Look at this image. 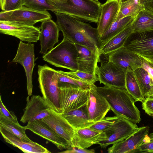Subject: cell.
Wrapping results in <instances>:
<instances>
[{"label":"cell","instance_id":"cell-1","mask_svg":"<svg viewBox=\"0 0 153 153\" xmlns=\"http://www.w3.org/2000/svg\"><path fill=\"white\" fill-rule=\"evenodd\" d=\"M56 23L62 33L63 38L75 44L87 46L100 52L102 42L97 28L71 16L54 12Z\"/></svg>","mask_w":153,"mask_h":153},{"label":"cell","instance_id":"cell-2","mask_svg":"<svg viewBox=\"0 0 153 153\" xmlns=\"http://www.w3.org/2000/svg\"><path fill=\"white\" fill-rule=\"evenodd\" d=\"M99 92L106 100L115 115L137 124L141 121L140 112L134 99L126 89L104 85L97 87Z\"/></svg>","mask_w":153,"mask_h":153},{"label":"cell","instance_id":"cell-3","mask_svg":"<svg viewBox=\"0 0 153 153\" xmlns=\"http://www.w3.org/2000/svg\"><path fill=\"white\" fill-rule=\"evenodd\" d=\"M38 67V80L42 97L51 108L61 113L56 70L46 64Z\"/></svg>","mask_w":153,"mask_h":153},{"label":"cell","instance_id":"cell-4","mask_svg":"<svg viewBox=\"0 0 153 153\" xmlns=\"http://www.w3.org/2000/svg\"><path fill=\"white\" fill-rule=\"evenodd\" d=\"M101 4L92 0H67L56 5L60 13L71 16L81 21L97 23L101 11Z\"/></svg>","mask_w":153,"mask_h":153},{"label":"cell","instance_id":"cell-5","mask_svg":"<svg viewBox=\"0 0 153 153\" xmlns=\"http://www.w3.org/2000/svg\"><path fill=\"white\" fill-rule=\"evenodd\" d=\"M77 53L75 44L63 38L58 45L43 55L42 58L44 60L56 67L75 71L78 70Z\"/></svg>","mask_w":153,"mask_h":153},{"label":"cell","instance_id":"cell-6","mask_svg":"<svg viewBox=\"0 0 153 153\" xmlns=\"http://www.w3.org/2000/svg\"><path fill=\"white\" fill-rule=\"evenodd\" d=\"M58 84L61 113H67L85 105L89 99V88L76 87L67 84Z\"/></svg>","mask_w":153,"mask_h":153},{"label":"cell","instance_id":"cell-7","mask_svg":"<svg viewBox=\"0 0 153 153\" xmlns=\"http://www.w3.org/2000/svg\"><path fill=\"white\" fill-rule=\"evenodd\" d=\"M40 27L22 22L0 20V33L16 37L22 41L37 42L39 40Z\"/></svg>","mask_w":153,"mask_h":153},{"label":"cell","instance_id":"cell-8","mask_svg":"<svg viewBox=\"0 0 153 153\" xmlns=\"http://www.w3.org/2000/svg\"><path fill=\"white\" fill-rule=\"evenodd\" d=\"M52 17L47 11H37L23 6L12 10L2 11L0 13V21L17 22L31 25Z\"/></svg>","mask_w":153,"mask_h":153},{"label":"cell","instance_id":"cell-9","mask_svg":"<svg viewBox=\"0 0 153 153\" xmlns=\"http://www.w3.org/2000/svg\"><path fill=\"white\" fill-rule=\"evenodd\" d=\"M34 45L20 41L16 54L12 62L21 64L25 70L27 78V90L28 95L32 96L33 88V73L36 65L34 53Z\"/></svg>","mask_w":153,"mask_h":153},{"label":"cell","instance_id":"cell-10","mask_svg":"<svg viewBox=\"0 0 153 153\" xmlns=\"http://www.w3.org/2000/svg\"><path fill=\"white\" fill-rule=\"evenodd\" d=\"M96 75L100 84L104 85L126 89L125 78L127 71L109 61L100 60Z\"/></svg>","mask_w":153,"mask_h":153},{"label":"cell","instance_id":"cell-11","mask_svg":"<svg viewBox=\"0 0 153 153\" xmlns=\"http://www.w3.org/2000/svg\"><path fill=\"white\" fill-rule=\"evenodd\" d=\"M136 124L124 118L119 117L110 127L103 131L108 137L107 140L98 143L102 149L123 141L138 128Z\"/></svg>","mask_w":153,"mask_h":153},{"label":"cell","instance_id":"cell-12","mask_svg":"<svg viewBox=\"0 0 153 153\" xmlns=\"http://www.w3.org/2000/svg\"><path fill=\"white\" fill-rule=\"evenodd\" d=\"M89 99L85 105L90 121L97 123L105 117L110 110L105 98L98 91L94 84L89 85Z\"/></svg>","mask_w":153,"mask_h":153},{"label":"cell","instance_id":"cell-13","mask_svg":"<svg viewBox=\"0 0 153 153\" xmlns=\"http://www.w3.org/2000/svg\"><path fill=\"white\" fill-rule=\"evenodd\" d=\"M124 46L139 55L153 58V30L132 33Z\"/></svg>","mask_w":153,"mask_h":153},{"label":"cell","instance_id":"cell-14","mask_svg":"<svg viewBox=\"0 0 153 153\" xmlns=\"http://www.w3.org/2000/svg\"><path fill=\"white\" fill-rule=\"evenodd\" d=\"M26 104L20 121L25 123L41 120L48 116L51 108L42 97L32 95L30 99L28 96L26 98Z\"/></svg>","mask_w":153,"mask_h":153},{"label":"cell","instance_id":"cell-15","mask_svg":"<svg viewBox=\"0 0 153 153\" xmlns=\"http://www.w3.org/2000/svg\"><path fill=\"white\" fill-rule=\"evenodd\" d=\"M41 120L51 127L71 146L75 129L62 116V113L51 109L50 114Z\"/></svg>","mask_w":153,"mask_h":153},{"label":"cell","instance_id":"cell-16","mask_svg":"<svg viewBox=\"0 0 153 153\" xmlns=\"http://www.w3.org/2000/svg\"><path fill=\"white\" fill-rule=\"evenodd\" d=\"M78 53L76 61L78 71L96 75L98 63L100 59L99 51L83 45L75 44Z\"/></svg>","mask_w":153,"mask_h":153},{"label":"cell","instance_id":"cell-17","mask_svg":"<svg viewBox=\"0 0 153 153\" xmlns=\"http://www.w3.org/2000/svg\"><path fill=\"white\" fill-rule=\"evenodd\" d=\"M108 56V61L128 71L142 67V60L138 54L123 46Z\"/></svg>","mask_w":153,"mask_h":153},{"label":"cell","instance_id":"cell-18","mask_svg":"<svg viewBox=\"0 0 153 153\" xmlns=\"http://www.w3.org/2000/svg\"><path fill=\"white\" fill-rule=\"evenodd\" d=\"M107 139V135L102 130L94 129L90 127L80 128L75 130L71 147L87 149Z\"/></svg>","mask_w":153,"mask_h":153},{"label":"cell","instance_id":"cell-19","mask_svg":"<svg viewBox=\"0 0 153 153\" xmlns=\"http://www.w3.org/2000/svg\"><path fill=\"white\" fill-rule=\"evenodd\" d=\"M149 127H138L132 134L124 140L115 143L109 147L108 153H133V151L143 142L148 134Z\"/></svg>","mask_w":153,"mask_h":153},{"label":"cell","instance_id":"cell-20","mask_svg":"<svg viewBox=\"0 0 153 153\" xmlns=\"http://www.w3.org/2000/svg\"><path fill=\"white\" fill-rule=\"evenodd\" d=\"M25 127L27 129L52 142L60 150L67 149L71 147L65 140L41 120L29 122Z\"/></svg>","mask_w":153,"mask_h":153},{"label":"cell","instance_id":"cell-21","mask_svg":"<svg viewBox=\"0 0 153 153\" xmlns=\"http://www.w3.org/2000/svg\"><path fill=\"white\" fill-rule=\"evenodd\" d=\"M41 49L39 53L43 55L54 48L59 41L60 30L56 22L51 19L42 22L40 27Z\"/></svg>","mask_w":153,"mask_h":153},{"label":"cell","instance_id":"cell-22","mask_svg":"<svg viewBox=\"0 0 153 153\" xmlns=\"http://www.w3.org/2000/svg\"><path fill=\"white\" fill-rule=\"evenodd\" d=\"M120 2L119 0H107L105 3L101 4L97 28L100 38L115 21Z\"/></svg>","mask_w":153,"mask_h":153},{"label":"cell","instance_id":"cell-23","mask_svg":"<svg viewBox=\"0 0 153 153\" xmlns=\"http://www.w3.org/2000/svg\"><path fill=\"white\" fill-rule=\"evenodd\" d=\"M1 133L5 141L14 147H17L26 153H49L48 149L33 141L23 140L17 136L2 128H0Z\"/></svg>","mask_w":153,"mask_h":153},{"label":"cell","instance_id":"cell-24","mask_svg":"<svg viewBox=\"0 0 153 153\" xmlns=\"http://www.w3.org/2000/svg\"><path fill=\"white\" fill-rule=\"evenodd\" d=\"M132 24L120 33L102 43L100 51L101 55L108 56L123 47L126 40L132 33Z\"/></svg>","mask_w":153,"mask_h":153},{"label":"cell","instance_id":"cell-25","mask_svg":"<svg viewBox=\"0 0 153 153\" xmlns=\"http://www.w3.org/2000/svg\"><path fill=\"white\" fill-rule=\"evenodd\" d=\"M62 114L75 130L90 127L97 123L91 122L89 120L85 105L68 112Z\"/></svg>","mask_w":153,"mask_h":153},{"label":"cell","instance_id":"cell-26","mask_svg":"<svg viewBox=\"0 0 153 153\" xmlns=\"http://www.w3.org/2000/svg\"><path fill=\"white\" fill-rule=\"evenodd\" d=\"M132 33L153 30V12L145 9L136 16L131 25Z\"/></svg>","mask_w":153,"mask_h":153},{"label":"cell","instance_id":"cell-27","mask_svg":"<svg viewBox=\"0 0 153 153\" xmlns=\"http://www.w3.org/2000/svg\"><path fill=\"white\" fill-rule=\"evenodd\" d=\"M144 8L141 0H127L121 2L115 21L126 16L136 17Z\"/></svg>","mask_w":153,"mask_h":153},{"label":"cell","instance_id":"cell-28","mask_svg":"<svg viewBox=\"0 0 153 153\" xmlns=\"http://www.w3.org/2000/svg\"><path fill=\"white\" fill-rule=\"evenodd\" d=\"M134 72L143 95L145 98L149 97L153 86V79L142 67L137 68Z\"/></svg>","mask_w":153,"mask_h":153},{"label":"cell","instance_id":"cell-29","mask_svg":"<svg viewBox=\"0 0 153 153\" xmlns=\"http://www.w3.org/2000/svg\"><path fill=\"white\" fill-rule=\"evenodd\" d=\"M135 17L128 16L114 22L100 38L102 44L122 31L132 24Z\"/></svg>","mask_w":153,"mask_h":153},{"label":"cell","instance_id":"cell-30","mask_svg":"<svg viewBox=\"0 0 153 153\" xmlns=\"http://www.w3.org/2000/svg\"><path fill=\"white\" fill-rule=\"evenodd\" d=\"M125 86L126 89L135 102H142L145 100V98L142 93L134 71H128L126 72Z\"/></svg>","mask_w":153,"mask_h":153},{"label":"cell","instance_id":"cell-31","mask_svg":"<svg viewBox=\"0 0 153 153\" xmlns=\"http://www.w3.org/2000/svg\"><path fill=\"white\" fill-rule=\"evenodd\" d=\"M22 4L23 6L37 11L51 10L60 13L54 2L50 0H22Z\"/></svg>","mask_w":153,"mask_h":153},{"label":"cell","instance_id":"cell-32","mask_svg":"<svg viewBox=\"0 0 153 153\" xmlns=\"http://www.w3.org/2000/svg\"><path fill=\"white\" fill-rule=\"evenodd\" d=\"M0 128L7 131L20 137L23 140L31 141L27 135L25 131L26 128L19 123H16L7 119L0 118Z\"/></svg>","mask_w":153,"mask_h":153},{"label":"cell","instance_id":"cell-33","mask_svg":"<svg viewBox=\"0 0 153 153\" xmlns=\"http://www.w3.org/2000/svg\"><path fill=\"white\" fill-rule=\"evenodd\" d=\"M58 84H67L74 86L85 88H89L87 83L77 79L70 71L56 70Z\"/></svg>","mask_w":153,"mask_h":153},{"label":"cell","instance_id":"cell-34","mask_svg":"<svg viewBox=\"0 0 153 153\" xmlns=\"http://www.w3.org/2000/svg\"><path fill=\"white\" fill-rule=\"evenodd\" d=\"M153 153V133L145 137L144 142L133 152V153Z\"/></svg>","mask_w":153,"mask_h":153},{"label":"cell","instance_id":"cell-35","mask_svg":"<svg viewBox=\"0 0 153 153\" xmlns=\"http://www.w3.org/2000/svg\"><path fill=\"white\" fill-rule=\"evenodd\" d=\"M71 73L77 79L85 82L89 85L94 84L99 81L97 75L94 74L77 70L75 71H71Z\"/></svg>","mask_w":153,"mask_h":153},{"label":"cell","instance_id":"cell-36","mask_svg":"<svg viewBox=\"0 0 153 153\" xmlns=\"http://www.w3.org/2000/svg\"><path fill=\"white\" fill-rule=\"evenodd\" d=\"M119 118L115 115L105 117L102 120L96 123L90 127L94 129L104 131L110 127Z\"/></svg>","mask_w":153,"mask_h":153},{"label":"cell","instance_id":"cell-37","mask_svg":"<svg viewBox=\"0 0 153 153\" xmlns=\"http://www.w3.org/2000/svg\"><path fill=\"white\" fill-rule=\"evenodd\" d=\"M0 118L7 119L13 123H19L16 116L13 112L9 111L6 108L0 97Z\"/></svg>","mask_w":153,"mask_h":153},{"label":"cell","instance_id":"cell-38","mask_svg":"<svg viewBox=\"0 0 153 153\" xmlns=\"http://www.w3.org/2000/svg\"><path fill=\"white\" fill-rule=\"evenodd\" d=\"M142 102V109L148 115L153 117V98L146 97Z\"/></svg>","mask_w":153,"mask_h":153},{"label":"cell","instance_id":"cell-39","mask_svg":"<svg viewBox=\"0 0 153 153\" xmlns=\"http://www.w3.org/2000/svg\"><path fill=\"white\" fill-rule=\"evenodd\" d=\"M139 55L142 60L141 67L147 71L153 79V58Z\"/></svg>","mask_w":153,"mask_h":153},{"label":"cell","instance_id":"cell-40","mask_svg":"<svg viewBox=\"0 0 153 153\" xmlns=\"http://www.w3.org/2000/svg\"><path fill=\"white\" fill-rule=\"evenodd\" d=\"M22 6V0H6L3 11L12 10L20 8Z\"/></svg>","mask_w":153,"mask_h":153},{"label":"cell","instance_id":"cell-41","mask_svg":"<svg viewBox=\"0 0 153 153\" xmlns=\"http://www.w3.org/2000/svg\"><path fill=\"white\" fill-rule=\"evenodd\" d=\"M60 152L63 153H93L95 152V151L93 149L88 150L86 149L72 147L65 151Z\"/></svg>","mask_w":153,"mask_h":153},{"label":"cell","instance_id":"cell-42","mask_svg":"<svg viewBox=\"0 0 153 153\" xmlns=\"http://www.w3.org/2000/svg\"><path fill=\"white\" fill-rule=\"evenodd\" d=\"M141 1L145 9L153 12V0H141Z\"/></svg>","mask_w":153,"mask_h":153},{"label":"cell","instance_id":"cell-43","mask_svg":"<svg viewBox=\"0 0 153 153\" xmlns=\"http://www.w3.org/2000/svg\"><path fill=\"white\" fill-rule=\"evenodd\" d=\"M6 0H0V6L1 8L3 11L5 3Z\"/></svg>","mask_w":153,"mask_h":153},{"label":"cell","instance_id":"cell-44","mask_svg":"<svg viewBox=\"0 0 153 153\" xmlns=\"http://www.w3.org/2000/svg\"><path fill=\"white\" fill-rule=\"evenodd\" d=\"M55 3H64L67 2V0H50Z\"/></svg>","mask_w":153,"mask_h":153},{"label":"cell","instance_id":"cell-45","mask_svg":"<svg viewBox=\"0 0 153 153\" xmlns=\"http://www.w3.org/2000/svg\"><path fill=\"white\" fill-rule=\"evenodd\" d=\"M149 97H151L153 98V86L151 91V94Z\"/></svg>","mask_w":153,"mask_h":153},{"label":"cell","instance_id":"cell-46","mask_svg":"<svg viewBox=\"0 0 153 153\" xmlns=\"http://www.w3.org/2000/svg\"><path fill=\"white\" fill-rule=\"evenodd\" d=\"M127 0H122L121 2H123V1H127Z\"/></svg>","mask_w":153,"mask_h":153},{"label":"cell","instance_id":"cell-47","mask_svg":"<svg viewBox=\"0 0 153 153\" xmlns=\"http://www.w3.org/2000/svg\"><path fill=\"white\" fill-rule=\"evenodd\" d=\"M93 0V1H98V0Z\"/></svg>","mask_w":153,"mask_h":153},{"label":"cell","instance_id":"cell-48","mask_svg":"<svg viewBox=\"0 0 153 153\" xmlns=\"http://www.w3.org/2000/svg\"><path fill=\"white\" fill-rule=\"evenodd\" d=\"M119 0L120 1V2H121L122 0Z\"/></svg>","mask_w":153,"mask_h":153}]
</instances>
